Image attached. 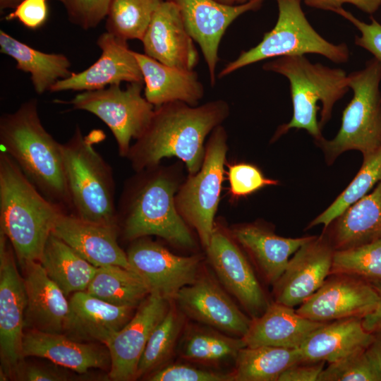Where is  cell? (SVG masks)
Here are the masks:
<instances>
[{
  "mask_svg": "<svg viewBox=\"0 0 381 381\" xmlns=\"http://www.w3.org/2000/svg\"><path fill=\"white\" fill-rule=\"evenodd\" d=\"M52 233L97 267L116 265L131 270L126 253L118 243L117 226L96 224L62 212Z\"/></svg>",
  "mask_w": 381,
  "mask_h": 381,
  "instance_id": "cell-22",
  "label": "cell"
},
{
  "mask_svg": "<svg viewBox=\"0 0 381 381\" xmlns=\"http://www.w3.org/2000/svg\"><path fill=\"white\" fill-rule=\"evenodd\" d=\"M141 42L146 55L167 66L193 71L198 64L194 40L178 7L170 1L157 8Z\"/></svg>",
  "mask_w": 381,
  "mask_h": 381,
  "instance_id": "cell-20",
  "label": "cell"
},
{
  "mask_svg": "<svg viewBox=\"0 0 381 381\" xmlns=\"http://www.w3.org/2000/svg\"><path fill=\"white\" fill-rule=\"evenodd\" d=\"M229 104L216 99L190 106L172 102L156 107L144 133L131 145L126 156L135 171L160 164L165 157L179 158L193 174L200 169L208 134L227 119Z\"/></svg>",
  "mask_w": 381,
  "mask_h": 381,
  "instance_id": "cell-1",
  "label": "cell"
},
{
  "mask_svg": "<svg viewBox=\"0 0 381 381\" xmlns=\"http://www.w3.org/2000/svg\"><path fill=\"white\" fill-rule=\"evenodd\" d=\"M335 250L356 248L381 238V180L325 229Z\"/></svg>",
  "mask_w": 381,
  "mask_h": 381,
  "instance_id": "cell-27",
  "label": "cell"
},
{
  "mask_svg": "<svg viewBox=\"0 0 381 381\" xmlns=\"http://www.w3.org/2000/svg\"><path fill=\"white\" fill-rule=\"evenodd\" d=\"M374 334L367 331L362 318L352 317L325 323L300 347L303 363L335 362L352 353L366 349Z\"/></svg>",
  "mask_w": 381,
  "mask_h": 381,
  "instance_id": "cell-29",
  "label": "cell"
},
{
  "mask_svg": "<svg viewBox=\"0 0 381 381\" xmlns=\"http://www.w3.org/2000/svg\"><path fill=\"white\" fill-rule=\"evenodd\" d=\"M326 322L313 321L296 313L293 307L277 302L251 320L242 339L248 347L270 346L300 349L308 337Z\"/></svg>",
  "mask_w": 381,
  "mask_h": 381,
  "instance_id": "cell-25",
  "label": "cell"
},
{
  "mask_svg": "<svg viewBox=\"0 0 381 381\" xmlns=\"http://www.w3.org/2000/svg\"><path fill=\"white\" fill-rule=\"evenodd\" d=\"M219 3L227 4V5H234L235 4V0H215Z\"/></svg>",
  "mask_w": 381,
  "mask_h": 381,
  "instance_id": "cell-51",
  "label": "cell"
},
{
  "mask_svg": "<svg viewBox=\"0 0 381 381\" xmlns=\"http://www.w3.org/2000/svg\"><path fill=\"white\" fill-rule=\"evenodd\" d=\"M135 307L108 303L85 291L73 293L63 334L80 342H107L132 318Z\"/></svg>",
  "mask_w": 381,
  "mask_h": 381,
  "instance_id": "cell-21",
  "label": "cell"
},
{
  "mask_svg": "<svg viewBox=\"0 0 381 381\" xmlns=\"http://www.w3.org/2000/svg\"><path fill=\"white\" fill-rule=\"evenodd\" d=\"M102 51L99 59L90 67L68 78L58 80L50 92L100 90L121 83H143V77L127 41L104 32L97 40Z\"/></svg>",
  "mask_w": 381,
  "mask_h": 381,
  "instance_id": "cell-18",
  "label": "cell"
},
{
  "mask_svg": "<svg viewBox=\"0 0 381 381\" xmlns=\"http://www.w3.org/2000/svg\"><path fill=\"white\" fill-rule=\"evenodd\" d=\"M39 262L66 296L85 291L97 269L53 233Z\"/></svg>",
  "mask_w": 381,
  "mask_h": 381,
  "instance_id": "cell-31",
  "label": "cell"
},
{
  "mask_svg": "<svg viewBox=\"0 0 381 381\" xmlns=\"http://www.w3.org/2000/svg\"><path fill=\"white\" fill-rule=\"evenodd\" d=\"M26 295L25 327L48 333H63L69 301L48 277L39 261L20 264Z\"/></svg>",
  "mask_w": 381,
  "mask_h": 381,
  "instance_id": "cell-23",
  "label": "cell"
},
{
  "mask_svg": "<svg viewBox=\"0 0 381 381\" xmlns=\"http://www.w3.org/2000/svg\"><path fill=\"white\" fill-rule=\"evenodd\" d=\"M164 0H111L107 32L128 41L142 40L152 16Z\"/></svg>",
  "mask_w": 381,
  "mask_h": 381,
  "instance_id": "cell-34",
  "label": "cell"
},
{
  "mask_svg": "<svg viewBox=\"0 0 381 381\" xmlns=\"http://www.w3.org/2000/svg\"><path fill=\"white\" fill-rule=\"evenodd\" d=\"M48 15L47 0H23L5 19L17 20L25 28L36 30L45 23Z\"/></svg>",
  "mask_w": 381,
  "mask_h": 381,
  "instance_id": "cell-44",
  "label": "cell"
},
{
  "mask_svg": "<svg viewBox=\"0 0 381 381\" xmlns=\"http://www.w3.org/2000/svg\"><path fill=\"white\" fill-rule=\"evenodd\" d=\"M23 357L47 358L56 365L84 373L91 368L111 366L108 349L73 340L63 333H48L28 329L24 333Z\"/></svg>",
  "mask_w": 381,
  "mask_h": 381,
  "instance_id": "cell-24",
  "label": "cell"
},
{
  "mask_svg": "<svg viewBox=\"0 0 381 381\" xmlns=\"http://www.w3.org/2000/svg\"><path fill=\"white\" fill-rule=\"evenodd\" d=\"M334 12L347 19L360 31L361 35L355 37V44L370 52L381 64V24L373 16L370 23L361 21L342 7Z\"/></svg>",
  "mask_w": 381,
  "mask_h": 381,
  "instance_id": "cell-43",
  "label": "cell"
},
{
  "mask_svg": "<svg viewBox=\"0 0 381 381\" xmlns=\"http://www.w3.org/2000/svg\"><path fill=\"white\" fill-rule=\"evenodd\" d=\"M318 381H381V366L367 348L330 363Z\"/></svg>",
  "mask_w": 381,
  "mask_h": 381,
  "instance_id": "cell-39",
  "label": "cell"
},
{
  "mask_svg": "<svg viewBox=\"0 0 381 381\" xmlns=\"http://www.w3.org/2000/svg\"><path fill=\"white\" fill-rule=\"evenodd\" d=\"M304 2L308 6L333 12L348 3L368 14L374 13L381 6V0H304Z\"/></svg>",
  "mask_w": 381,
  "mask_h": 381,
  "instance_id": "cell-47",
  "label": "cell"
},
{
  "mask_svg": "<svg viewBox=\"0 0 381 381\" xmlns=\"http://www.w3.org/2000/svg\"><path fill=\"white\" fill-rule=\"evenodd\" d=\"M23 0H0L1 12L6 9H14Z\"/></svg>",
  "mask_w": 381,
  "mask_h": 381,
  "instance_id": "cell-50",
  "label": "cell"
},
{
  "mask_svg": "<svg viewBox=\"0 0 381 381\" xmlns=\"http://www.w3.org/2000/svg\"><path fill=\"white\" fill-rule=\"evenodd\" d=\"M381 180V147L364 159L359 171L348 186L322 213L313 219L308 229L320 224L325 229L349 207L368 193Z\"/></svg>",
  "mask_w": 381,
  "mask_h": 381,
  "instance_id": "cell-35",
  "label": "cell"
},
{
  "mask_svg": "<svg viewBox=\"0 0 381 381\" xmlns=\"http://www.w3.org/2000/svg\"><path fill=\"white\" fill-rule=\"evenodd\" d=\"M347 81L353 95L342 112L339 131L332 140L315 141L328 165L346 151H358L364 159L381 147L380 63L373 57L347 75Z\"/></svg>",
  "mask_w": 381,
  "mask_h": 381,
  "instance_id": "cell-7",
  "label": "cell"
},
{
  "mask_svg": "<svg viewBox=\"0 0 381 381\" xmlns=\"http://www.w3.org/2000/svg\"><path fill=\"white\" fill-rule=\"evenodd\" d=\"M147 378L150 381H234L232 373L225 374L184 364H171L160 368Z\"/></svg>",
  "mask_w": 381,
  "mask_h": 381,
  "instance_id": "cell-42",
  "label": "cell"
},
{
  "mask_svg": "<svg viewBox=\"0 0 381 381\" xmlns=\"http://www.w3.org/2000/svg\"><path fill=\"white\" fill-rule=\"evenodd\" d=\"M132 241L126 252L131 270L143 279L150 293L171 301L198 278L201 255H177L145 237Z\"/></svg>",
  "mask_w": 381,
  "mask_h": 381,
  "instance_id": "cell-12",
  "label": "cell"
},
{
  "mask_svg": "<svg viewBox=\"0 0 381 381\" xmlns=\"http://www.w3.org/2000/svg\"><path fill=\"white\" fill-rule=\"evenodd\" d=\"M207 257L219 279L253 316L268 306L265 295L237 241L229 232L215 224Z\"/></svg>",
  "mask_w": 381,
  "mask_h": 381,
  "instance_id": "cell-15",
  "label": "cell"
},
{
  "mask_svg": "<svg viewBox=\"0 0 381 381\" xmlns=\"http://www.w3.org/2000/svg\"><path fill=\"white\" fill-rule=\"evenodd\" d=\"M322 285L296 310L313 321L326 322L347 318H363L372 313L379 296L364 279L346 274L329 275Z\"/></svg>",
  "mask_w": 381,
  "mask_h": 381,
  "instance_id": "cell-13",
  "label": "cell"
},
{
  "mask_svg": "<svg viewBox=\"0 0 381 381\" xmlns=\"http://www.w3.org/2000/svg\"><path fill=\"white\" fill-rule=\"evenodd\" d=\"M249 0H235V4H243V3H246L247 1H248Z\"/></svg>",
  "mask_w": 381,
  "mask_h": 381,
  "instance_id": "cell-52",
  "label": "cell"
},
{
  "mask_svg": "<svg viewBox=\"0 0 381 381\" xmlns=\"http://www.w3.org/2000/svg\"><path fill=\"white\" fill-rule=\"evenodd\" d=\"M15 255L11 243L0 232V373L8 377L15 375L24 358L22 347L26 295Z\"/></svg>",
  "mask_w": 381,
  "mask_h": 381,
  "instance_id": "cell-11",
  "label": "cell"
},
{
  "mask_svg": "<svg viewBox=\"0 0 381 381\" xmlns=\"http://www.w3.org/2000/svg\"><path fill=\"white\" fill-rule=\"evenodd\" d=\"M262 68L288 78L293 104L291 119L277 128L272 141L291 128L306 130L315 142L322 138L321 128L331 119L334 104L349 89L346 72L313 64L304 55L274 58Z\"/></svg>",
  "mask_w": 381,
  "mask_h": 381,
  "instance_id": "cell-5",
  "label": "cell"
},
{
  "mask_svg": "<svg viewBox=\"0 0 381 381\" xmlns=\"http://www.w3.org/2000/svg\"><path fill=\"white\" fill-rule=\"evenodd\" d=\"M325 361L295 364L286 369L279 377L277 381H318L320 374L324 369Z\"/></svg>",
  "mask_w": 381,
  "mask_h": 381,
  "instance_id": "cell-46",
  "label": "cell"
},
{
  "mask_svg": "<svg viewBox=\"0 0 381 381\" xmlns=\"http://www.w3.org/2000/svg\"><path fill=\"white\" fill-rule=\"evenodd\" d=\"M377 291L379 302L376 308L362 318L364 328L372 333L381 332V280L370 282Z\"/></svg>",
  "mask_w": 381,
  "mask_h": 381,
  "instance_id": "cell-48",
  "label": "cell"
},
{
  "mask_svg": "<svg viewBox=\"0 0 381 381\" xmlns=\"http://www.w3.org/2000/svg\"><path fill=\"white\" fill-rule=\"evenodd\" d=\"M226 166L229 193L233 199L246 197L265 187L279 183L278 180L266 177L253 164L236 162L226 164Z\"/></svg>",
  "mask_w": 381,
  "mask_h": 381,
  "instance_id": "cell-40",
  "label": "cell"
},
{
  "mask_svg": "<svg viewBox=\"0 0 381 381\" xmlns=\"http://www.w3.org/2000/svg\"><path fill=\"white\" fill-rule=\"evenodd\" d=\"M64 6L68 20L75 25L90 30L106 18L111 0H57Z\"/></svg>",
  "mask_w": 381,
  "mask_h": 381,
  "instance_id": "cell-41",
  "label": "cell"
},
{
  "mask_svg": "<svg viewBox=\"0 0 381 381\" xmlns=\"http://www.w3.org/2000/svg\"><path fill=\"white\" fill-rule=\"evenodd\" d=\"M0 144L28 179L64 212L71 202L64 169L61 143L43 126L36 99L0 118Z\"/></svg>",
  "mask_w": 381,
  "mask_h": 381,
  "instance_id": "cell-3",
  "label": "cell"
},
{
  "mask_svg": "<svg viewBox=\"0 0 381 381\" xmlns=\"http://www.w3.org/2000/svg\"><path fill=\"white\" fill-rule=\"evenodd\" d=\"M85 291L110 304L135 308L150 294L138 274L116 265L97 267Z\"/></svg>",
  "mask_w": 381,
  "mask_h": 381,
  "instance_id": "cell-33",
  "label": "cell"
},
{
  "mask_svg": "<svg viewBox=\"0 0 381 381\" xmlns=\"http://www.w3.org/2000/svg\"><path fill=\"white\" fill-rule=\"evenodd\" d=\"M182 179L181 164H159L135 171L126 181L116 207L119 232L125 239L155 235L178 247H195L194 238L175 203Z\"/></svg>",
  "mask_w": 381,
  "mask_h": 381,
  "instance_id": "cell-2",
  "label": "cell"
},
{
  "mask_svg": "<svg viewBox=\"0 0 381 381\" xmlns=\"http://www.w3.org/2000/svg\"><path fill=\"white\" fill-rule=\"evenodd\" d=\"M373 334L374 339L368 347V350L375 357L381 366V332Z\"/></svg>",
  "mask_w": 381,
  "mask_h": 381,
  "instance_id": "cell-49",
  "label": "cell"
},
{
  "mask_svg": "<svg viewBox=\"0 0 381 381\" xmlns=\"http://www.w3.org/2000/svg\"><path fill=\"white\" fill-rule=\"evenodd\" d=\"M62 212L9 155L0 152V232L11 243L20 264L40 260Z\"/></svg>",
  "mask_w": 381,
  "mask_h": 381,
  "instance_id": "cell-4",
  "label": "cell"
},
{
  "mask_svg": "<svg viewBox=\"0 0 381 381\" xmlns=\"http://www.w3.org/2000/svg\"><path fill=\"white\" fill-rule=\"evenodd\" d=\"M183 318L174 306L152 331L140 358L137 377L158 370L171 357L183 326Z\"/></svg>",
  "mask_w": 381,
  "mask_h": 381,
  "instance_id": "cell-36",
  "label": "cell"
},
{
  "mask_svg": "<svg viewBox=\"0 0 381 381\" xmlns=\"http://www.w3.org/2000/svg\"><path fill=\"white\" fill-rule=\"evenodd\" d=\"M334 251L325 234L303 243L274 284V301L294 307L313 295L329 275Z\"/></svg>",
  "mask_w": 381,
  "mask_h": 381,
  "instance_id": "cell-17",
  "label": "cell"
},
{
  "mask_svg": "<svg viewBox=\"0 0 381 381\" xmlns=\"http://www.w3.org/2000/svg\"><path fill=\"white\" fill-rule=\"evenodd\" d=\"M25 381H63L68 380L66 371L55 367L40 365H27L24 362L18 367L14 375Z\"/></svg>",
  "mask_w": 381,
  "mask_h": 381,
  "instance_id": "cell-45",
  "label": "cell"
},
{
  "mask_svg": "<svg viewBox=\"0 0 381 381\" xmlns=\"http://www.w3.org/2000/svg\"><path fill=\"white\" fill-rule=\"evenodd\" d=\"M234 381H277L288 368L302 363L299 349L246 346L238 353Z\"/></svg>",
  "mask_w": 381,
  "mask_h": 381,
  "instance_id": "cell-32",
  "label": "cell"
},
{
  "mask_svg": "<svg viewBox=\"0 0 381 381\" xmlns=\"http://www.w3.org/2000/svg\"><path fill=\"white\" fill-rule=\"evenodd\" d=\"M143 83H129L83 91L68 102L74 109L90 112L111 130L117 143L119 155L126 157L132 139L145 131L153 116L154 105L142 95Z\"/></svg>",
  "mask_w": 381,
  "mask_h": 381,
  "instance_id": "cell-10",
  "label": "cell"
},
{
  "mask_svg": "<svg viewBox=\"0 0 381 381\" xmlns=\"http://www.w3.org/2000/svg\"><path fill=\"white\" fill-rule=\"evenodd\" d=\"M93 143L76 126L71 138L61 143L71 214L85 221L117 226L112 169Z\"/></svg>",
  "mask_w": 381,
  "mask_h": 381,
  "instance_id": "cell-6",
  "label": "cell"
},
{
  "mask_svg": "<svg viewBox=\"0 0 381 381\" xmlns=\"http://www.w3.org/2000/svg\"><path fill=\"white\" fill-rule=\"evenodd\" d=\"M279 9L275 26L264 34L255 47L243 51L228 63L218 75L219 78L262 60L285 56L318 54L334 63H345L349 49L345 43L332 44L320 35L306 18L301 0H276Z\"/></svg>",
  "mask_w": 381,
  "mask_h": 381,
  "instance_id": "cell-8",
  "label": "cell"
},
{
  "mask_svg": "<svg viewBox=\"0 0 381 381\" xmlns=\"http://www.w3.org/2000/svg\"><path fill=\"white\" fill-rule=\"evenodd\" d=\"M227 138L222 125L211 132L200 169L195 174H188L175 195L179 213L195 229L205 248L210 243L215 225L214 216L226 173Z\"/></svg>",
  "mask_w": 381,
  "mask_h": 381,
  "instance_id": "cell-9",
  "label": "cell"
},
{
  "mask_svg": "<svg viewBox=\"0 0 381 381\" xmlns=\"http://www.w3.org/2000/svg\"><path fill=\"white\" fill-rule=\"evenodd\" d=\"M144 82V97L155 107L172 102L197 106L204 87L195 71L164 64L145 54L134 52Z\"/></svg>",
  "mask_w": 381,
  "mask_h": 381,
  "instance_id": "cell-26",
  "label": "cell"
},
{
  "mask_svg": "<svg viewBox=\"0 0 381 381\" xmlns=\"http://www.w3.org/2000/svg\"><path fill=\"white\" fill-rule=\"evenodd\" d=\"M242 339L229 337L207 331L190 334L183 346V357L199 362L212 363L236 358L239 351L246 347Z\"/></svg>",
  "mask_w": 381,
  "mask_h": 381,
  "instance_id": "cell-38",
  "label": "cell"
},
{
  "mask_svg": "<svg viewBox=\"0 0 381 381\" xmlns=\"http://www.w3.org/2000/svg\"><path fill=\"white\" fill-rule=\"evenodd\" d=\"M231 234L250 254L266 280L273 284L284 272L290 256L313 236L285 238L259 223L236 226Z\"/></svg>",
  "mask_w": 381,
  "mask_h": 381,
  "instance_id": "cell-28",
  "label": "cell"
},
{
  "mask_svg": "<svg viewBox=\"0 0 381 381\" xmlns=\"http://www.w3.org/2000/svg\"><path fill=\"white\" fill-rule=\"evenodd\" d=\"M183 313L218 330L243 337L251 322L223 289L208 277L198 276L174 298Z\"/></svg>",
  "mask_w": 381,
  "mask_h": 381,
  "instance_id": "cell-19",
  "label": "cell"
},
{
  "mask_svg": "<svg viewBox=\"0 0 381 381\" xmlns=\"http://www.w3.org/2000/svg\"><path fill=\"white\" fill-rule=\"evenodd\" d=\"M346 274L368 282L381 280V238L356 248L335 250L330 274Z\"/></svg>",
  "mask_w": 381,
  "mask_h": 381,
  "instance_id": "cell-37",
  "label": "cell"
},
{
  "mask_svg": "<svg viewBox=\"0 0 381 381\" xmlns=\"http://www.w3.org/2000/svg\"><path fill=\"white\" fill-rule=\"evenodd\" d=\"M168 1L176 5L188 32L200 47L214 85L219 44L226 29L241 15L259 9L265 0H249L236 5L215 0Z\"/></svg>",
  "mask_w": 381,
  "mask_h": 381,
  "instance_id": "cell-14",
  "label": "cell"
},
{
  "mask_svg": "<svg viewBox=\"0 0 381 381\" xmlns=\"http://www.w3.org/2000/svg\"><path fill=\"white\" fill-rule=\"evenodd\" d=\"M0 52L16 61V68L30 74L35 92L42 95L50 91L59 80L73 74L68 58L59 53L39 51L0 30Z\"/></svg>",
  "mask_w": 381,
  "mask_h": 381,
  "instance_id": "cell-30",
  "label": "cell"
},
{
  "mask_svg": "<svg viewBox=\"0 0 381 381\" xmlns=\"http://www.w3.org/2000/svg\"><path fill=\"white\" fill-rule=\"evenodd\" d=\"M170 305L169 300L151 292L138 306L130 321L107 342L111 380L127 381L137 377L138 365L148 339Z\"/></svg>",
  "mask_w": 381,
  "mask_h": 381,
  "instance_id": "cell-16",
  "label": "cell"
}]
</instances>
